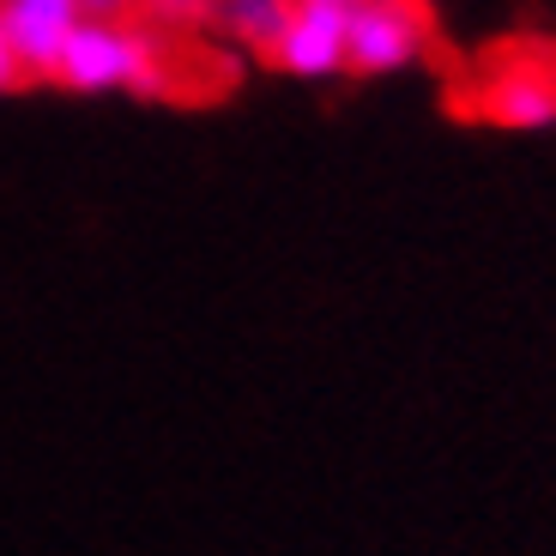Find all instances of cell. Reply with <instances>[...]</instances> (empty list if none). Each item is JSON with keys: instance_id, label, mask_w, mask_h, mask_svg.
Segmentation results:
<instances>
[{"instance_id": "obj_1", "label": "cell", "mask_w": 556, "mask_h": 556, "mask_svg": "<svg viewBox=\"0 0 556 556\" xmlns=\"http://www.w3.org/2000/svg\"><path fill=\"white\" fill-rule=\"evenodd\" d=\"M49 79L61 91H79V98H157L164 91V49H157L152 25H134V18H85L73 30V42L61 49L55 73Z\"/></svg>"}, {"instance_id": "obj_2", "label": "cell", "mask_w": 556, "mask_h": 556, "mask_svg": "<svg viewBox=\"0 0 556 556\" xmlns=\"http://www.w3.org/2000/svg\"><path fill=\"white\" fill-rule=\"evenodd\" d=\"M430 0H351L345 7V73L381 79L430 55Z\"/></svg>"}, {"instance_id": "obj_3", "label": "cell", "mask_w": 556, "mask_h": 556, "mask_svg": "<svg viewBox=\"0 0 556 556\" xmlns=\"http://www.w3.org/2000/svg\"><path fill=\"white\" fill-rule=\"evenodd\" d=\"M472 110L490 127H515V134H539L556 127V49H515L478 79Z\"/></svg>"}, {"instance_id": "obj_4", "label": "cell", "mask_w": 556, "mask_h": 556, "mask_svg": "<svg viewBox=\"0 0 556 556\" xmlns=\"http://www.w3.org/2000/svg\"><path fill=\"white\" fill-rule=\"evenodd\" d=\"M278 73L291 79H339L345 73V7H320V0H296L285 30L266 49Z\"/></svg>"}, {"instance_id": "obj_5", "label": "cell", "mask_w": 556, "mask_h": 556, "mask_svg": "<svg viewBox=\"0 0 556 556\" xmlns=\"http://www.w3.org/2000/svg\"><path fill=\"white\" fill-rule=\"evenodd\" d=\"M0 25L13 37V55L25 61V79H49L73 30L85 25L79 0H0Z\"/></svg>"}, {"instance_id": "obj_6", "label": "cell", "mask_w": 556, "mask_h": 556, "mask_svg": "<svg viewBox=\"0 0 556 556\" xmlns=\"http://www.w3.org/2000/svg\"><path fill=\"white\" fill-rule=\"evenodd\" d=\"M291 7L296 0H212V25L237 42V49L266 55L273 37L285 30V18H291Z\"/></svg>"}, {"instance_id": "obj_7", "label": "cell", "mask_w": 556, "mask_h": 556, "mask_svg": "<svg viewBox=\"0 0 556 556\" xmlns=\"http://www.w3.org/2000/svg\"><path fill=\"white\" fill-rule=\"evenodd\" d=\"M18 85H25V61L13 55V37H7V25H0V98L18 91Z\"/></svg>"}, {"instance_id": "obj_8", "label": "cell", "mask_w": 556, "mask_h": 556, "mask_svg": "<svg viewBox=\"0 0 556 556\" xmlns=\"http://www.w3.org/2000/svg\"><path fill=\"white\" fill-rule=\"evenodd\" d=\"M139 7H152V13H164V18H212V0H139Z\"/></svg>"}, {"instance_id": "obj_9", "label": "cell", "mask_w": 556, "mask_h": 556, "mask_svg": "<svg viewBox=\"0 0 556 556\" xmlns=\"http://www.w3.org/2000/svg\"><path fill=\"white\" fill-rule=\"evenodd\" d=\"M79 7H85V18H127L139 0H79Z\"/></svg>"}, {"instance_id": "obj_10", "label": "cell", "mask_w": 556, "mask_h": 556, "mask_svg": "<svg viewBox=\"0 0 556 556\" xmlns=\"http://www.w3.org/2000/svg\"><path fill=\"white\" fill-rule=\"evenodd\" d=\"M320 7H351V0H320Z\"/></svg>"}]
</instances>
